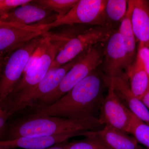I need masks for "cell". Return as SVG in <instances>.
<instances>
[{
  "instance_id": "7402d4cb",
  "label": "cell",
  "mask_w": 149,
  "mask_h": 149,
  "mask_svg": "<svg viewBox=\"0 0 149 149\" xmlns=\"http://www.w3.org/2000/svg\"><path fill=\"white\" fill-rule=\"evenodd\" d=\"M78 0H37L34 2L44 8L57 15L56 19H59L66 14Z\"/></svg>"
},
{
  "instance_id": "d4e9b609",
  "label": "cell",
  "mask_w": 149,
  "mask_h": 149,
  "mask_svg": "<svg viewBox=\"0 0 149 149\" xmlns=\"http://www.w3.org/2000/svg\"><path fill=\"white\" fill-rule=\"evenodd\" d=\"M136 58L139 59L149 76V48L138 43Z\"/></svg>"
},
{
  "instance_id": "cb8c5ba5",
  "label": "cell",
  "mask_w": 149,
  "mask_h": 149,
  "mask_svg": "<svg viewBox=\"0 0 149 149\" xmlns=\"http://www.w3.org/2000/svg\"><path fill=\"white\" fill-rule=\"evenodd\" d=\"M12 116L5 103H0V141H3L6 130L7 123Z\"/></svg>"
},
{
  "instance_id": "30bf717a",
  "label": "cell",
  "mask_w": 149,
  "mask_h": 149,
  "mask_svg": "<svg viewBox=\"0 0 149 149\" xmlns=\"http://www.w3.org/2000/svg\"><path fill=\"white\" fill-rule=\"evenodd\" d=\"M47 32L46 24L28 26L16 24L0 27V56H8L27 42Z\"/></svg>"
},
{
  "instance_id": "5bb4252c",
  "label": "cell",
  "mask_w": 149,
  "mask_h": 149,
  "mask_svg": "<svg viewBox=\"0 0 149 149\" xmlns=\"http://www.w3.org/2000/svg\"><path fill=\"white\" fill-rule=\"evenodd\" d=\"M52 14V12L42 7L32 1L29 3L4 15L0 17V20L4 22L28 26L47 19Z\"/></svg>"
},
{
  "instance_id": "e0dca14e",
  "label": "cell",
  "mask_w": 149,
  "mask_h": 149,
  "mask_svg": "<svg viewBox=\"0 0 149 149\" xmlns=\"http://www.w3.org/2000/svg\"><path fill=\"white\" fill-rule=\"evenodd\" d=\"M128 76L131 92L136 97L141 98L149 91V76L139 59L125 72Z\"/></svg>"
},
{
  "instance_id": "83f0119b",
  "label": "cell",
  "mask_w": 149,
  "mask_h": 149,
  "mask_svg": "<svg viewBox=\"0 0 149 149\" xmlns=\"http://www.w3.org/2000/svg\"><path fill=\"white\" fill-rule=\"evenodd\" d=\"M15 24V23H10V22H4L0 20V27L2 26H8V25H13Z\"/></svg>"
},
{
  "instance_id": "4316f807",
  "label": "cell",
  "mask_w": 149,
  "mask_h": 149,
  "mask_svg": "<svg viewBox=\"0 0 149 149\" xmlns=\"http://www.w3.org/2000/svg\"><path fill=\"white\" fill-rule=\"evenodd\" d=\"M7 56H0V80H1V76L3 68L6 62Z\"/></svg>"
},
{
  "instance_id": "d6986e66",
  "label": "cell",
  "mask_w": 149,
  "mask_h": 149,
  "mask_svg": "<svg viewBox=\"0 0 149 149\" xmlns=\"http://www.w3.org/2000/svg\"><path fill=\"white\" fill-rule=\"evenodd\" d=\"M85 138L79 141L59 144L64 149H112L96 133V131L84 133Z\"/></svg>"
},
{
  "instance_id": "7a4b0ae2",
  "label": "cell",
  "mask_w": 149,
  "mask_h": 149,
  "mask_svg": "<svg viewBox=\"0 0 149 149\" xmlns=\"http://www.w3.org/2000/svg\"><path fill=\"white\" fill-rule=\"evenodd\" d=\"M104 125L97 118L72 119L57 116H33L17 118L7 126L4 138L12 140L20 137L75 134L83 136L86 132L101 130Z\"/></svg>"
},
{
  "instance_id": "9a60e30c",
  "label": "cell",
  "mask_w": 149,
  "mask_h": 149,
  "mask_svg": "<svg viewBox=\"0 0 149 149\" xmlns=\"http://www.w3.org/2000/svg\"><path fill=\"white\" fill-rule=\"evenodd\" d=\"M75 134H60L55 136L20 137L12 140L0 141V147L7 148L45 149L67 141Z\"/></svg>"
},
{
  "instance_id": "52a82bcc",
  "label": "cell",
  "mask_w": 149,
  "mask_h": 149,
  "mask_svg": "<svg viewBox=\"0 0 149 149\" xmlns=\"http://www.w3.org/2000/svg\"><path fill=\"white\" fill-rule=\"evenodd\" d=\"M70 38L50 34L47 47L42 55L31 66L24 70L21 80L9 98L40 82L45 76L57 55Z\"/></svg>"
},
{
  "instance_id": "603a6c76",
  "label": "cell",
  "mask_w": 149,
  "mask_h": 149,
  "mask_svg": "<svg viewBox=\"0 0 149 149\" xmlns=\"http://www.w3.org/2000/svg\"><path fill=\"white\" fill-rule=\"evenodd\" d=\"M32 1L31 0H0V10L4 15Z\"/></svg>"
},
{
  "instance_id": "4fadbf2b",
  "label": "cell",
  "mask_w": 149,
  "mask_h": 149,
  "mask_svg": "<svg viewBox=\"0 0 149 149\" xmlns=\"http://www.w3.org/2000/svg\"><path fill=\"white\" fill-rule=\"evenodd\" d=\"M131 25L136 41L149 48V1L129 0Z\"/></svg>"
},
{
  "instance_id": "277c9868",
  "label": "cell",
  "mask_w": 149,
  "mask_h": 149,
  "mask_svg": "<svg viewBox=\"0 0 149 149\" xmlns=\"http://www.w3.org/2000/svg\"><path fill=\"white\" fill-rule=\"evenodd\" d=\"M100 45L94 46L81 55L79 60L65 74L58 86L47 95L34 110L54 103L101 65L104 47Z\"/></svg>"
},
{
  "instance_id": "f1b7e54d",
  "label": "cell",
  "mask_w": 149,
  "mask_h": 149,
  "mask_svg": "<svg viewBox=\"0 0 149 149\" xmlns=\"http://www.w3.org/2000/svg\"><path fill=\"white\" fill-rule=\"evenodd\" d=\"M45 149H64L63 148H62L61 146H60L58 144H57V145H56L55 146H52L51 147H49V148H46Z\"/></svg>"
},
{
  "instance_id": "ac0fdd59",
  "label": "cell",
  "mask_w": 149,
  "mask_h": 149,
  "mask_svg": "<svg viewBox=\"0 0 149 149\" xmlns=\"http://www.w3.org/2000/svg\"><path fill=\"white\" fill-rule=\"evenodd\" d=\"M130 16L131 10L128 5L127 13L120 22V26L118 29L122 37L126 48L130 66L136 60L137 48V41L131 25Z\"/></svg>"
},
{
  "instance_id": "ba28073f",
  "label": "cell",
  "mask_w": 149,
  "mask_h": 149,
  "mask_svg": "<svg viewBox=\"0 0 149 149\" xmlns=\"http://www.w3.org/2000/svg\"><path fill=\"white\" fill-rule=\"evenodd\" d=\"M107 0H78L63 17L46 23L47 31L64 25L88 24L95 26L107 25L104 9Z\"/></svg>"
},
{
  "instance_id": "9c48e42d",
  "label": "cell",
  "mask_w": 149,
  "mask_h": 149,
  "mask_svg": "<svg viewBox=\"0 0 149 149\" xmlns=\"http://www.w3.org/2000/svg\"><path fill=\"white\" fill-rule=\"evenodd\" d=\"M104 81L108 90L102 102L98 119L104 126H110L127 133L132 113L120 101L105 76Z\"/></svg>"
},
{
  "instance_id": "8992f818",
  "label": "cell",
  "mask_w": 149,
  "mask_h": 149,
  "mask_svg": "<svg viewBox=\"0 0 149 149\" xmlns=\"http://www.w3.org/2000/svg\"><path fill=\"white\" fill-rule=\"evenodd\" d=\"M43 36L30 40L7 57L0 80V103L8 100L21 80L29 58Z\"/></svg>"
},
{
  "instance_id": "484cf974",
  "label": "cell",
  "mask_w": 149,
  "mask_h": 149,
  "mask_svg": "<svg viewBox=\"0 0 149 149\" xmlns=\"http://www.w3.org/2000/svg\"><path fill=\"white\" fill-rule=\"evenodd\" d=\"M141 100L149 111V91L141 98Z\"/></svg>"
},
{
  "instance_id": "2e32d148",
  "label": "cell",
  "mask_w": 149,
  "mask_h": 149,
  "mask_svg": "<svg viewBox=\"0 0 149 149\" xmlns=\"http://www.w3.org/2000/svg\"><path fill=\"white\" fill-rule=\"evenodd\" d=\"M96 133L112 149H143L128 133L105 125Z\"/></svg>"
},
{
  "instance_id": "6da1fadb",
  "label": "cell",
  "mask_w": 149,
  "mask_h": 149,
  "mask_svg": "<svg viewBox=\"0 0 149 149\" xmlns=\"http://www.w3.org/2000/svg\"><path fill=\"white\" fill-rule=\"evenodd\" d=\"M104 75L95 70L54 103L30 111L28 115L72 119L98 118L104 97Z\"/></svg>"
},
{
  "instance_id": "44dd1931",
  "label": "cell",
  "mask_w": 149,
  "mask_h": 149,
  "mask_svg": "<svg viewBox=\"0 0 149 149\" xmlns=\"http://www.w3.org/2000/svg\"><path fill=\"white\" fill-rule=\"evenodd\" d=\"M127 133L132 134L139 143L149 149V125L136 117L132 113Z\"/></svg>"
},
{
  "instance_id": "8fae6325",
  "label": "cell",
  "mask_w": 149,
  "mask_h": 149,
  "mask_svg": "<svg viewBox=\"0 0 149 149\" xmlns=\"http://www.w3.org/2000/svg\"><path fill=\"white\" fill-rule=\"evenodd\" d=\"M105 43L102 63L105 75L113 77L125 72L130 65L125 45L118 29Z\"/></svg>"
},
{
  "instance_id": "ffe728a7",
  "label": "cell",
  "mask_w": 149,
  "mask_h": 149,
  "mask_svg": "<svg viewBox=\"0 0 149 149\" xmlns=\"http://www.w3.org/2000/svg\"><path fill=\"white\" fill-rule=\"evenodd\" d=\"M128 6L126 0H107L104 13L107 24L113 26L112 22L120 23L127 13Z\"/></svg>"
},
{
  "instance_id": "4dcf8cb0",
  "label": "cell",
  "mask_w": 149,
  "mask_h": 149,
  "mask_svg": "<svg viewBox=\"0 0 149 149\" xmlns=\"http://www.w3.org/2000/svg\"><path fill=\"white\" fill-rule=\"evenodd\" d=\"M0 149H14L7 148H2V147H0Z\"/></svg>"
},
{
  "instance_id": "7c38bea8",
  "label": "cell",
  "mask_w": 149,
  "mask_h": 149,
  "mask_svg": "<svg viewBox=\"0 0 149 149\" xmlns=\"http://www.w3.org/2000/svg\"><path fill=\"white\" fill-rule=\"evenodd\" d=\"M105 77L111 84L115 93L123 105L136 117L149 125V111L131 92L125 72L111 77L105 75Z\"/></svg>"
},
{
  "instance_id": "5b68a950",
  "label": "cell",
  "mask_w": 149,
  "mask_h": 149,
  "mask_svg": "<svg viewBox=\"0 0 149 149\" xmlns=\"http://www.w3.org/2000/svg\"><path fill=\"white\" fill-rule=\"evenodd\" d=\"M115 30L109 24L95 26L75 37L70 38L57 55L50 68L59 67L94 46L105 43Z\"/></svg>"
},
{
  "instance_id": "f546056e",
  "label": "cell",
  "mask_w": 149,
  "mask_h": 149,
  "mask_svg": "<svg viewBox=\"0 0 149 149\" xmlns=\"http://www.w3.org/2000/svg\"><path fill=\"white\" fill-rule=\"evenodd\" d=\"M3 14L2 13V12L1 11V10H0V17H1L2 16H3Z\"/></svg>"
},
{
  "instance_id": "3957f363",
  "label": "cell",
  "mask_w": 149,
  "mask_h": 149,
  "mask_svg": "<svg viewBox=\"0 0 149 149\" xmlns=\"http://www.w3.org/2000/svg\"><path fill=\"white\" fill-rule=\"evenodd\" d=\"M81 55L59 67L50 68L44 78L35 86L10 97L6 104L12 115L26 109L31 111L35 109L47 95L58 86Z\"/></svg>"
}]
</instances>
